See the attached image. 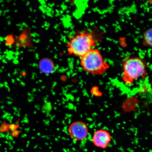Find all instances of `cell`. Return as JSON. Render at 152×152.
<instances>
[{
	"label": "cell",
	"mask_w": 152,
	"mask_h": 152,
	"mask_svg": "<svg viewBox=\"0 0 152 152\" xmlns=\"http://www.w3.org/2000/svg\"><path fill=\"white\" fill-rule=\"evenodd\" d=\"M147 63L143 59L137 57L127 58L123 62L122 78L125 83L132 84L140 78L147 77Z\"/></svg>",
	"instance_id": "obj_1"
},
{
	"label": "cell",
	"mask_w": 152,
	"mask_h": 152,
	"mask_svg": "<svg viewBox=\"0 0 152 152\" xmlns=\"http://www.w3.org/2000/svg\"><path fill=\"white\" fill-rule=\"evenodd\" d=\"M92 141L96 147L105 149L111 141V135L107 130L99 129L94 132Z\"/></svg>",
	"instance_id": "obj_5"
},
{
	"label": "cell",
	"mask_w": 152,
	"mask_h": 152,
	"mask_svg": "<svg viewBox=\"0 0 152 152\" xmlns=\"http://www.w3.org/2000/svg\"><path fill=\"white\" fill-rule=\"evenodd\" d=\"M96 41L92 34L82 32L72 38L67 45L70 54L81 57L96 46Z\"/></svg>",
	"instance_id": "obj_3"
},
{
	"label": "cell",
	"mask_w": 152,
	"mask_h": 152,
	"mask_svg": "<svg viewBox=\"0 0 152 152\" xmlns=\"http://www.w3.org/2000/svg\"><path fill=\"white\" fill-rule=\"evenodd\" d=\"M9 131V125L7 124L6 121L3 122L0 125V132L2 133L7 132Z\"/></svg>",
	"instance_id": "obj_7"
},
{
	"label": "cell",
	"mask_w": 152,
	"mask_h": 152,
	"mask_svg": "<svg viewBox=\"0 0 152 152\" xmlns=\"http://www.w3.org/2000/svg\"><path fill=\"white\" fill-rule=\"evenodd\" d=\"M70 137L76 141H81L88 136L89 129L86 124L83 121H77L71 123L68 128Z\"/></svg>",
	"instance_id": "obj_4"
},
{
	"label": "cell",
	"mask_w": 152,
	"mask_h": 152,
	"mask_svg": "<svg viewBox=\"0 0 152 152\" xmlns=\"http://www.w3.org/2000/svg\"><path fill=\"white\" fill-rule=\"evenodd\" d=\"M80 64L85 71L96 75H104L110 67L100 50L96 48L91 49L81 57Z\"/></svg>",
	"instance_id": "obj_2"
},
{
	"label": "cell",
	"mask_w": 152,
	"mask_h": 152,
	"mask_svg": "<svg viewBox=\"0 0 152 152\" xmlns=\"http://www.w3.org/2000/svg\"><path fill=\"white\" fill-rule=\"evenodd\" d=\"M0 123H1V121H0Z\"/></svg>",
	"instance_id": "obj_8"
},
{
	"label": "cell",
	"mask_w": 152,
	"mask_h": 152,
	"mask_svg": "<svg viewBox=\"0 0 152 152\" xmlns=\"http://www.w3.org/2000/svg\"><path fill=\"white\" fill-rule=\"evenodd\" d=\"M152 28H149L144 32L142 43L144 46L151 48L152 46Z\"/></svg>",
	"instance_id": "obj_6"
}]
</instances>
